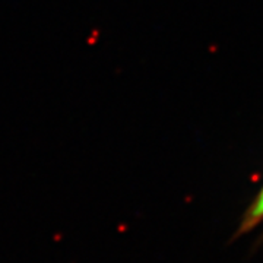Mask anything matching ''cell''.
I'll return each mask as SVG.
<instances>
[{"label":"cell","instance_id":"obj_1","mask_svg":"<svg viewBox=\"0 0 263 263\" xmlns=\"http://www.w3.org/2000/svg\"><path fill=\"white\" fill-rule=\"evenodd\" d=\"M263 221V186L259 190V193L253 199L250 208L246 212L245 219L241 222V231L252 230L256 226H259Z\"/></svg>","mask_w":263,"mask_h":263}]
</instances>
